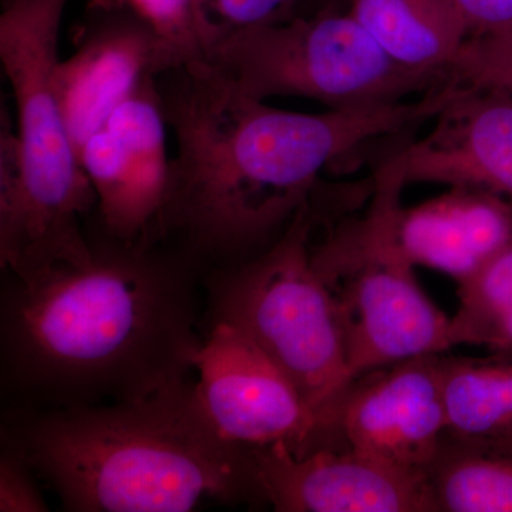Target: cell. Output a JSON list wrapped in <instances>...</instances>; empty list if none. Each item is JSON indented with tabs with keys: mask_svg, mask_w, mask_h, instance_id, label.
Masks as SVG:
<instances>
[{
	"mask_svg": "<svg viewBox=\"0 0 512 512\" xmlns=\"http://www.w3.org/2000/svg\"><path fill=\"white\" fill-rule=\"evenodd\" d=\"M70 0H12L0 15V60L18 110L22 185L0 220V264L23 279L92 259L82 220L96 207L57 97L59 33Z\"/></svg>",
	"mask_w": 512,
	"mask_h": 512,
	"instance_id": "4",
	"label": "cell"
},
{
	"mask_svg": "<svg viewBox=\"0 0 512 512\" xmlns=\"http://www.w3.org/2000/svg\"><path fill=\"white\" fill-rule=\"evenodd\" d=\"M2 2V6L8 5L9 2H12V0H0Z\"/></svg>",
	"mask_w": 512,
	"mask_h": 512,
	"instance_id": "24",
	"label": "cell"
},
{
	"mask_svg": "<svg viewBox=\"0 0 512 512\" xmlns=\"http://www.w3.org/2000/svg\"><path fill=\"white\" fill-rule=\"evenodd\" d=\"M349 13L394 62L448 77L468 39L447 0H349Z\"/></svg>",
	"mask_w": 512,
	"mask_h": 512,
	"instance_id": "15",
	"label": "cell"
},
{
	"mask_svg": "<svg viewBox=\"0 0 512 512\" xmlns=\"http://www.w3.org/2000/svg\"><path fill=\"white\" fill-rule=\"evenodd\" d=\"M195 396L215 430L231 443H285L295 456L311 451L319 417L291 380L242 330L217 322L194 359Z\"/></svg>",
	"mask_w": 512,
	"mask_h": 512,
	"instance_id": "9",
	"label": "cell"
},
{
	"mask_svg": "<svg viewBox=\"0 0 512 512\" xmlns=\"http://www.w3.org/2000/svg\"><path fill=\"white\" fill-rule=\"evenodd\" d=\"M157 79L124 101L79 150L103 227L124 244H153L170 188L168 123Z\"/></svg>",
	"mask_w": 512,
	"mask_h": 512,
	"instance_id": "11",
	"label": "cell"
},
{
	"mask_svg": "<svg viewBox=\"0 0 512 512\" xmlns=\"http://www.w3.org/2000/svg\"><path fill=\"white\" fill-rule=\"evenodd\" d=\"M447 433L512 448V356L441 355Z\"/></svg>",
	"mask_w": 512,
	"mask_h": 512,
	"instance_id": "16",
	"label": "cell"
},
{
	"mask_svg": "<svg viewBox=\"0 0 512 512\" xmlns=\"http://www.w3.org/2000/svg\"><path fill=\"white\" fill-rule=\"evenodd\" d=\"M207 62L255 99L302 97L329 110L392 106L447 80L394 62L348 9L229 33Z\"/></svg>",
	"mask_w": 512,
	"mask_h": 512,
	"instance_id": "7",
	"label": "cell"
},
{
	"mask_svg": "<svg viewBox=\"0 0 512 512\" xmlns=\"http://www.w3.org/2000/svg\"><path fill=\"white\" fill-rule=\"evenodd\" d=\"M406 185L390 154L377 168L366 211L336 222L332 212L323 215L325 234L313 238V264L335 303L352 379L453 348L450 318L421 289L397 237Z\"/></svg>",
	"mask_w": 512,
	"mask_h": 512,
	"instance_id": "5",
	"label": "cell"
},
{
	"mask_svg": "<svg viewBox=\"0 0 512 512\" xmlns=\"http://www.w3.org/2000/svg\"><path fill=\"white\" fill-rule=\"evenodd\" d=\"M328 2L329 0H202V8L210 23L215 45L222 37L237 30L315 15Z\"/></svg>",
	"mask_w": 512,
	"mask_h": 512,
	"instance_id": "20",
	"label": "cell"
},
{
	"mask_svg": "<svg viewBox=\"0 0 512 512\" xmlns=\"http://www.w3.org/2000/svg\"><path fill=\"white\" fill-rule=\"evenodd\" d=\"M16 281L3 311L9 365L64 407L141 399L194 370L202 342L187 286L148 242L110 238L84 264Z\"/></svg>",
	"mask_w": 512,
	"mask_h": 512,
	"instance_id": "2",
	"label": "cell"
},
{
	"mask_svg": "<svg viewBox=\"0 0 512 512\" xmlns=\"http://www.w3.org/2000/svg\"><path fill=\"white\" fill-rule=\"evenodd\" d=\"M19 453L74 512H185L262 500L254 447L231 443L187 380L110 404L62 407L26 424Z\"/></svg>",
	"mask_w": 512,
	"mask_h": 512,
	"instance_id": "3",
	"label": "cell"
},
{
	"mask_svg": "<svg viewBox=\"0 0 512 512\" xmlns=\"http://www.w3.org/2000/svg\"><path fill=\"white\" fill-rule=\"evenodd\" d=\"M157 86L178 150L157 235L239 264L284 234L330 164L433 119L447 97L434 89L392 106L295 113L242 92L207 60L171 67Z\"/></svg>",
	"mask_w": 512,
	"mask_h": 512,
	"instance_id": "1",
	"label": "cell"
},
{
	"mask_svg": "<svg viewBox=\"0 0 512 512\" xmlns=\"http://www.w3.org/2000/svg\"><path fill=\"white\" fill-rule=\"evenodd\" d=\"M146 20L181 63L207 60L214 36L202 0H123Z\"/></svg>",
	"mask_w": 512,
	"mask_h": 512,
	"instance_id": "19",
	"label": "cell"
},
{
	"mask_svg": "<svg viewBox=\"0 0 512 512\" xmlns=\"http://www.w3.org/2000/svg\"><path fill=\"white\" fill-rule=\"evenodd\" d=\"M318 222L309 200L271 247L225 275L214 323L254 340L319 417L352 376L335 303L313 264Z\"/></svg>",
	"mask_w": 512,
	"mask_h": 512,
	"instance_id": "6",
	"label": "cell"
},
{
	"mask_svg": "<svg viewBox=\"0 0 512 512\" xmlns=\"http://www.w3.org/2000/svg\"><path fill=\"white\" fill-rule=\"evenodd\" d=\"M441 355L410 357L350 380L320 413L315 448L348 446L424 476L447 436Z\"/></svg>",
	"mask_w": 512,
	"mask_h": 512,
	"instance_id": "8",
	"label": "cell"
},
{
	"mask_svg": "<svg viewBox=\"0 0 512 512\" xmlns=\"http://www.w3.org/2000/svg\"><path fill=\"white\" fill-rule=\"evenodd\" d=\"M458 309L450 318L451 346H478L512 356V238L458 284Z\"/></svg>",
	"mask_w": 512,
	"mask_h": 512,
	"instance_id": "18",
	"label": "cell"
},
{
	"mask_svg": "<svg viewBox=\"0 0 512 512\" xmlns=\"http://www.w3.org/2000/svg\"><path fill=\"white\" fill-rule=\"evenodd\" d=\"M454 80L429 133L394 151L404 180L477 188L512 202V99Z\"/></svg>",
	"mask_w": 512,
	"mask_h": 512,
	"instance_id": "13",
	"label": "cell"
},
{
	"mask_svg": "<svg viewBox=\"0 0 512 512\" xmlns=\"http://www.w3.org/2000/svg\"><path fill=\"white\" fill-rule=\"evenodd\" d=\"M397 237L414 266L443 272L458 285L512 238V202L477 188L451 187L416 207H402Z\"/></svg>",
	"mask_w": 512,
	"mask_h": 512,
	"instance_id": "14",
	"label": "cell"
},
{
	"mask_svg": "<svg viewBox=\"0 0 512 512\" xmlns=\"http://www.w3.org/2000/svg\"><path fill=\"white\" fill-rule=\"evenodd\" d=\"M29 463L16 451L2 457L0 463V511L45 512L46 501L29 473Z\"/></svg>",
	"mask_w": 512,
	"mask_h": 512,
	"instance_id": "22",
	"label": "cell"
},
{
	"mask_svg": "<svg viewBox=\"0 0 512 512\" xmlns=\"http://www.w3.org/2000/svg\"><path fill=\"white\" fill-rule=\"evenodd\" d=\"M256 480L278 512H436L423 474L348 446L295 456L285 443L254 447Z\"/></svg>",
	"mask_w": 512,
	"mask_h": 512,
	"instance_id": "12",
	"label": "cell"
},
{
	"mask_svg": "<svg viewBox=\"0 0 512 512\" xmlns=\"http://www.w3.org/2000/svg\"><path fill=\"white\" fill-rule=\"evenodd\" d=\"M448 74L512 99V35L467 39Z\"/></svg>",
	"mask_w": 512,
	"mask_h": 512,
	"instance_id": "21",
	"label": "cell"
},
{
	"mask_svg": "<svg viewBox=\"0 0 512 512\" xmlns=\"http://www.w3.org/2000/svg\"><path fill=\"white\" fill-rule=\"evenodd\" d=\"M424 476L436 512H512V448L447 433Z\"/></svg>",
	"mask_w": 512,
	"mask_h": 512,
	"instance_id": "17",
	"label": "cell"
},
{
	"mask_svg": "<svg viewBox=\"0 0 512 512\" xmlns=\"http://www.w3.org/2000/svg\"><path fill=\"white\" fill-rule=\"evenodd\" d=\"M464 23L468 39L512 35V0H447Z\"/></svg>",
	"mask_w": 512,
	"mask_h": 512,
	"instance_id": "23",
	"label": "cell"
},
{
	"mask_svg": "<svg viewBox=\"0 0 512 512\" xmlns=\"http://www.w3.org/2000/svg\"><path fill=\"white\" fill-rule=\"evenodd\" d=\"M73 55L59 60L57 97L77 154L150 79L183 64L123 0H89L73 28Z\"/></svg>",
	"mask_w": 512,
	"mask_h": 512,
	"instance_id": "10",
	"label": "cell"
}]
</instances>
